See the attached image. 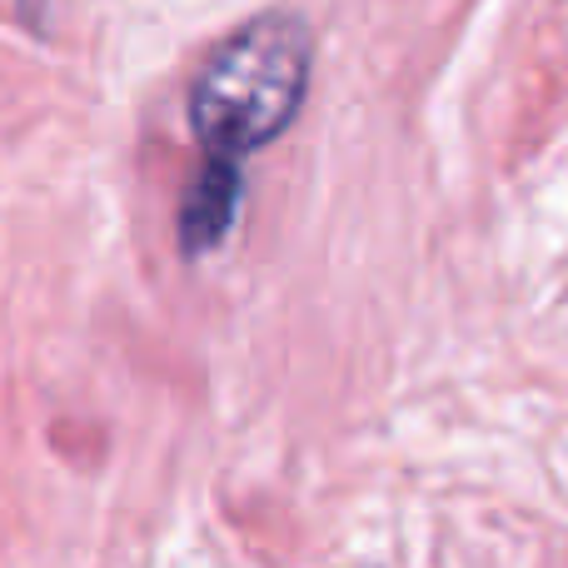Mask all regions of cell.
I'll return each mask as SVG.
<instances>
[{
	"label": "cell",
	"mask_w": 568,
	"mask_h": 568,
	"mask_svg": "<svg viewBox=\"0 0 568 568\" xmlns=\"http://www.w3.org/2000/svg\"><path fill=\"white\" fill-rule=\"evenodd\" d=\"M240 200H245V175H240V165H230V160H205V170H200V180L190 185L185 205H180V250H185L190 260L210 255V250L225 245L230 225H235L240 215Z\"/></svg>",
	"instance_id": "2"
},
{
	"label": "cell",
	"mask_w": 568,
	"mask_h": 568,
	"mask_svg": "<svg viewBox=\"0 0 568 568\" xmlns=\"http://www.w3.org/2000/svg\"><path fill=\"white\" fill-rule=\"evenodd\" d=\"M314 40L294 10H265L210 50L190 85V130L210 160L240 165L275 145L310 95Z\"/></svg>",
	"instance_id": "1"
}]
</instances>
